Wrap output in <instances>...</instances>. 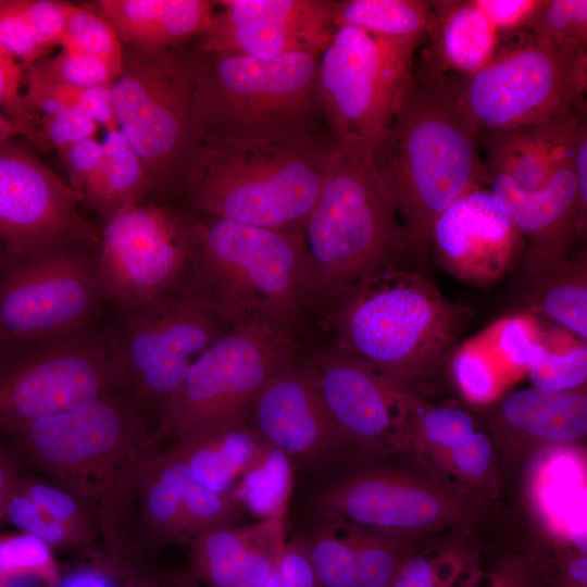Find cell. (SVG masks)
<instances>
[{
	"mask_svg": "<svg viewBox=\"0 0 587 587\" xmlns=\"http://www.w3.org/2000/svg\"><path fill=\"white\" fill-rule=\"evenodd\" d=\"M328 414L346 445L369 453L412 451L420 398L337 347L312 360Z\"/></svg>",
	"mask_w": 587,
	"mask_h": 587,
	"instance_id": "obj_16",
	"label": "cell"
},
{
	"mask_svg": "<svg viewBox=\"0 0 587 587\" xmlns=\"http://www.w3.org/2000/svg\"><path fill=\"white\" fill-rule=\"evenodd\" d=\"M185 214L190 290L230 326L255 320L290 333L320 297L301 232Z\"/></svg>",
	"mask_w": 587,
	"mask_h": 587,
	"instance_id": "obj_3",
	"label": "cell"
},
{
	"mask_svg": "<svg viewBox=\"0 0 587 587\" xmlns=\"http://www.w3.org/2000/svg\"><path fill=\"white\" fill-rule=\"evenodd\" d=\"M475 430L466 411L450 405L433 407L420 399L410 422L412 451L424 450L438 462Z\"/></svg>",
	"mask_w": 587,
	"mask_h": 587,
	"instance_id": "obj_35",
	"label": "cell"
},
{
	"mask_svg": "<svg viewBox=\"0 0 587 587\" xmlns=\"http://www.w3.org/2000/svg\"><path fill=\"white\" fill-rule=\"evenodd\" d=\"M304 502L307 517L347 522L405 536L470 521V508L439 485L386 465L367 464L336 472L324 466Z\"/></svg>",
	"mask_w": 587,
	"mask_h": 587,
	"instance_id": "obj_13",
	"label": "cell"
},
{
	"mask_svg": "<svg viewBox=\"0 0 587 587\" xmlns=\"http://www.w3.org/2000/svg\"><path fill=\"white\" fill-rule=\"evenodd\" d=\"M65 33L61 46L73 47L105 60L117 74L124 61L123 43L109 23L96 11L64 2Z\"/></svg>",
	"mask_w": 587,
	"mask_h": 587,
	"instance_id": "obj_36",
	"label": "cell"
},
{
	"mask_svg": "<svg viewBox=\"0 0 587 587\" xmlns=\"http://www.w3.org/2000/svg\"><path fill=\"white\" fill-rule=\"evenodd\" d=\"M338 145L329 132L203 139L173 186L187 212L301 232Z\"/></svg>",
	"mask_w": 587,
	"mask_h": 587,
	"instance_id": "obj_2",
	"label": "cell"
},
{
	"mask_svg": "<svg viewBox=\"0 0 587 587\" xmlns=\"http://www.w3.org/2000/svg\"><path fill=\"white\" fill-rule=\"evenodd\" d=\"M426 36L337 26L319 54L322 109L333 137L369 155L392 123Z\"/></svg>",
	"mask_w": 587,
	"mask_h": 587,
	"instance_id": "obj_8",
	"label": "cell"
},
{
	"mask_svg": "<svg viewBox=\"0 0 587 587\" xmlns=\"http://www.w3.org/2000/svg\"><path fill=\"white\" fill-rule=\"evenodd\" d=\"M586 255L557 258L524 268L522 294L536 311L563 328L587 338Z\"/></svg>",
	"mask_w": 587,
	"mask_h": 587,
	"instance_id": "obj_29",
	"label": "cell"
},
{
	"mask_svg": "<svg viewBox=\"0 0 587 587\" xmlns=\"http://www.w3.org/2000/svg\"><path fill=\"white\" fill-rule=\"evenodd\" d=\"M585 107L535 126L488 133L490 170L508 176L524 190L545 187L554 173L572 162Z\"/></svg>",
	"mask_w": 587,
	"mask_h": 587,
	"instance_id": "obj_26",
	"label": "cell"
},
{
	"mask_svg": "<svg viewBox=\"0 0 587 587\" xmlns=\"http://www.w3.org/2000/svg\"><path fill=\"white\" fill-rule=\"evenodd\" d=\"M573 172L576 179L580 211L587 215V124L586 115L579 122L573 154Z\"/></svg>",
	"mask_w": 587,
	"mask_h": 587,
	"instance_id": "obj_56",
	"label": "cell"
},
{
	"mask_svg": "<svg viewBox=\"0 0 587 587\" xmlns=\"http://www.w3.org/2000/svg\"><path fill=\"white\" fill-rule=\"evenodd\" d=\"M249 426L262 442L283 451L295 471L309 474L348 448L328 414L312 361H296L268 379L253 402Z\"/></svg>",
	"mask_w": 587,
	"mask_h": 587,
	"instance_id": "obj_19",
	"label": "cell"
},
{
	"mask_svg": "<svg viewBox=\"0 0 587 587\" xmlns=\"http://www.w3.org/2000/svg\"><path fill=\"white\" fill-rule=\"evenodd\" d=\"M295 538L305 550L320 587H389L415 553L403 536L307 517Z\"/></svg>",
	"mask_w": 587,
	"mask_h": 587,
	"instance_id": "obj_22",
	"label": "cell"
},
{
	"mask_svg": "<svg viewBox=\"0 0 587 587\" xmlns=\"http://www.w3.org/2000/svg\"><path fill=\"white\" fill-rule=\"evenodd\" d=\"M489 178L490 192L501 202L522 239H526L524 268L566 257L586 225L573 163L561 166L545 187L532 191L501 173L489 172Z\"/></svg>",
	"mask_w": 587,
	"mask_h": 587,
	"instance_id": "obj_23",
	"label": "cell"
},
{
	"mask_svg": "<svg viewBox=\"0 0 587 587\" xmlns=\"http://www.w3.org/2000/svg\"><path fill=\"white\" fill-rule=\"evenodd\" d=\"M141 432L138 407L113 392L79 407L36 419L13 432L57 469H75L130 442Z\"/></svg>",
	"mask_w": 587,
	"mask_h": 587,
	"instance_id": "obj_21",
	"label": "cell"
},
{
	"mask_svg": "<svg viewBox=\"0 0 587 587\" xmlns=\"http://www.w3.org/2000/svg\"><path fill=\"white\" fill-rule=\"evenodd\" d=\"M99 127L82 111L67 109L52 115L40 116L33 141H48L60 150L77 141L95 137Z\"/></svg>",
	"mask_w": 587,
	"mask_h": 587,
	"instance_id": "obj_46",
	"label": "cell"
},
{
	"mask_svg": "<svg viewBox=\"0 0 587 587\" xmlns=\"http://www.w3.org/2000/svg\"><path fill=\"white\" fill-rule=\"evenodd\" d=\"M57 587H116V585L103 571L83 570L66 576Z\"/></svg>",
	"mask_w": 587,
	"mask_h": 587,
	"instance_id": "obj_57",
	"label": "cell"
},
{
	"mask_svg": "<svg viewBox=\"0 0 587 587\" xmlns=\"http://www.w3.org/2000/svg\"><path fill=\"white\" fill-rule=\"evenodd\" d=\"M339 300L335 347L409 390L433 377L452 354L464 317L411 267L372 274Z\"/></svg>",
	"mask_w": 587,
	"mask_h": 587,
	"instance_id": "obj_4",
	"label": "cell"
},
{
	"mask_svg": "<svg viewBox=\"0 0 587 587\" xmlns=\"http://www.w3.org/2000/svg\"><path fill=\"white\" fill-rule=\"evenodd\" d=\"M71 180V187L82 196L97 175L102 158L103 143L96 137L87 138L58 150Z\"/></svg>",
	"mask_w": 587,
	"mask_h": 587,
	"instance_id": "obj_48",
	"label": "cell"
},
{
	"mask_svg": "<svg viewBox=\"0 0 587 587\" xmlns=\"http://www.w3.org/2000/svg\"><path fill=\"white\" fill-rule=\"evenodd\" d=\"M430 54L446 70L472 74L496 55L498 30L471 1H432Z\"/></svg>",
	"mask_w": 587,
	"mask_h": 587,
	"instance_id": "obj_28",
	"label": "cell"
},
{
	"mask_svg": "<svg viewBox=\"0 0 587 587\" xmlns=\"http://www.w3.org/2000/svg\"><path fill=\"white\" fill-rule=\"evenodd\" d=\"M80 197L26 145H0V242L10 248L97 245L100 232L78 210Z\"/></svg>",
	"mask_w": 587,
	"mask_h": 587,
	"instance_id": "obj_17",
	"label": "cell"
},
{
	"mask_svg": "<svg viewBox=\"0 0 587 587\" xmlns=\"http://www.w3.org/2000/svg\"><path fill=\"white\" fill-rule=\"evenodd\" d=\"M275 573L279 587H320L311 560L295 537L286 539L276 562Z\"/></svg>",
	"mask_w": 587,
	"mask_h": 587,
	"instance_id": "obj_50",
	"label": "cell"
},
{
	"mask_svg": "<svg viewBox=\"0 0 587 587\" xmlns=\"http://www.w3.org/2000/svg\"><path fill=\"white\" fill-rule=\"evenodd\" d=\"M497 352L514 369H528L546 352L539 329L530 317L516 315L501 321L494 330Z\"/></svg>",
	"mask_w": 587,
	"mask_h": 587,
	"instance_id": "obj_43",
	"label": "cell"
},
{
	"mask_svg": "<svg viewBox=\"0 0 587 587\" xmlns=\"http://www.w3.org/2000/svg\"><path fill=\"white\" fill-rule=\"evenodd\" d=\"M190 266L185 212L139 202L104 220L96 268L104 300L118 310L146 305L187 287Z\"/></svg>",
	"mask_w": 587,
	"mask_h": 587,
	"instance_id": "obj_15",
	"label": "cell"
},
{
	"mask_svg": "<svg viewBox=\"0 0 587 587\" xmlns=\"http://www.w3.org/2000/svg\"><path fill=\"white\" fill-rule=\"evenodd\" d=\"M135 587H162L161 575L154 576L148 573L137 572V577L133 578Z\"/></svg>",
	"mask_w": 587,
	"mask_h": 587,
	"instance_id": "obj_60",
	"label": "cell"
},
{
	"mask_svg": "<svg viewBox=\"0 0 587 587\" xmlns=\"http://www.w3.org/2000/svg\"><path fill=\"white\" fill-rule=\"evenodd\" d=\"M102 143L100 168L82 200L85 199L104 221L115 212L141 202L155 185L143 161L118 129L108 130Z\"/></svg>",
	"mask_w": 587,
	"mask_h": 587,
	"instance_id": "obj_31",
	"label": "cell"
},
{
	"mask_svg": "<svg viewBox=\"0 0 587 587\" xmlns=\"http://www.w3.org/2000/svg\"><path fill=\"white\" fill-rule=\"evenodd\" d=\"M10 521L24 532L36 535L47 520L41 510L27 496H15L7 505Z\"/></svg>",
	"mask_w": 587,
	"mask_h": 587,
	"instance_id": "obj_55",
	"label": "cell"
},
{
	"mask_svg": "<svg viewBox=\"0 0 587 587\" xmlns=\"http://www.w3.org/2000/svg\"><path fill=\"white\" fill-rule=\"evenodd\" d=\"M497 30L525 27L538 0H473Z\"/></svg>",
	"mask_w": 587,
	"mask_h": 587,
	"instance_id": "obj_52",
	"label": "cell"
},
{
	"mask_svg": "<svg viewBox=\"0 0 587 587\" xmlns=\"http://www.w3.org/2000/svg\"><path fill=\"white\" fill-rule=\"evenodd\" d=\"M0 45L26 66L42 59L50 49L27 18L23 0H1Z\"/></svg>",
	"mask_w": 587,
	"mask_h": 587,
	"instance_id": "obj_44",
	"label": "cell"
},
{
	"mask_svg": "<svg viewBox=\"0 0 587 587\" xmlns=\"http://www.w3.org/2000/svg\"><path fill=\"white\" fill-rule=\"evenodd\" d=\"M18 135L25 137L24 129L16 122L10 120L0 111V145L15 138Z\"/></svg>",
	"mask_w": 587,
	"mask_h": 587,
	"instance_id": "obj_58",
	"label": "cell"
},
{
	"mask_svg": "<svg viewBox=\"0 0 587 587\" xmlns=\"http://www.w3.org/2000/svg\"><path fill=\"white\" fill-rule=\"evenodd\" d=\"M0 2H1V0H0Z\"/></svg>",
	"mask_w": 587,
	"mask_h": 587,
	"instance_id": "obj_62",
	"label": "cell"
},
{
	"mask_svg": "<svg viewBox=\"0 0 587 587\" xmlns=\"http://www.w3.org/2000/svg\"><path fill=\"white\" fill-rule=\"evenodd\" d=\"M4 485V474L3 471L0 469V489H2Z\"/></svg>",
	"mask_w": 587,
	"mask_h": 587,
	"instance_id": "obj_61",
	"label": "cell"
},
{
	"mask_svg": "<svg viewBox=\"0 0 587 587\" xmlns=\"http://www.w3.org/2000/svg\"><path fill=\"white\" fill-rule=\"evenodd\" d=\"M162 587H203L190 574L161 575Z\"/></svg>",
	"mask_w": 587,
	"mask_h": 587,
	"instance_id": "obj_59",
	"label": "cell"
},
{
	"mask_svg": "<svg viewBox=\"0 0 587 587\" xmlns=\"http://www.w3.org/2000/svg\"><path fill=\"white\" fill-rule=\"evenodd\" d=\"M450 77L479 133L535 126L583 108L586 43L535 35L478 71Z\"/></svg>",
	"mask_w": 587,
	"mask_h": 587,
	"instance_id": "obj_9",
	"label": "cell"
},
{
	"mask_svg": "<svg viewBox=\"0 0 587 587\" xmlns=\"http://www.w3.org/2000/svg\"><path fill=\"white\" fill-rule=\"evenodd\" d=\"M296 361L289 332L255 320L232 325L195 360L165 402L155 438L180 445L248 425L263 386Z\"/></svg>",
	"mask_w": 587,
	"mask_h": 587,
	"instance_id": "obj_7",
	"label": "cell"
},
{
	"mask_svg": "<svg viewBox=\"0 0 587 587\" xmlns=\"http://www.w3.org/2000/svg\"><path fill=\"white\" fill-rule=\"evenodd\" d=\"M360 149L338 145L301 234L320 296L340 298L380 271L410 267L417 247Z\"/></svg>",
	"mask_w": 587,
	"mask_h": 587,
	"instance_id": "obj_5",
	"label": "cell"
},
{
	"mask_svg": "<svg viewBox=\"0 0 587 587\" xmlns=\"http://www.w3.org/2000/svg\"><path fill=\"white\" fill-rule=\"evenodd\" d=\"M335 26H354L391 37H430L435 27L432 1L334 0Z\"/></svg>",
	"mask_w": 587,
	"mask_h": 587,
	"instance_id": "obj_34",
	"label": "cell"
},
{
	"mask_svg": "<svg viewBox=\"0 0 587 587\" xmlns=\"http://www.w3.org/2000/svg\"><path fill=\"white\" fill-rule=\"evenodd\" d=\"M151 469L145 513L157 541L191 544L199 534L188 505L190 473L174 450L160 457Z\"/></svg>",
	"mask_w": 587,
	"mask_h": 587,
	"instance_id": "obj_32",
	"label": "cell"
},
{
	"mask_svg": "<svg viewBox=\"0 0 587 587\" xmlns=\"http://www.w3.org/2000/svg\"><path fill=\"white\" fill-rule=\"evenodd\" d=\"M24 11L40 39L51 49L61 45L66 25L64 2L23 0Z\"/></svg>",
	"mask_w": 587,
	"mask_h": 587,
	"instance_id": "obj_51",
	"label": "cell"
},
{
	"mask_svg": "<svg viewBox=\"0 0 587 587\" xmlns=\"http://www.w3.org/2000/svg\"><path fill=\"white\" fill-rule=\"evenodd\" d=\"M27 497L36 503L46 516L60 523L72 519L76 513V503L66 492L42 484L29 488Z\"/></svg>",
	"mask_w": 587,
	"mask_h": 587,
	"instance_id": "obj_54",
	"label": "cell"
},
{
	"mask_svg": "<svg viewBox=\"0 0 587 587\" xmlns=\"http://www.w3.org/2000/svg\"><path fill=\"white\" fill-rule=\"evenodd\" d=\"M23 82L20 62L0 45V111L16 122L24 129L25 137L33 141L38 117L24 101Z\"/></svg>",
	"mask_w": 587,
	"mask_h": 587,
	"instance_id": "obj_45",
	"label": "cell"
},
{
	"mask_svg": "<svg viewBox=\"0 0 587 587\" xmlns=\"http://www.w3.org/2000/svg\"><path fill=\"white\" fill-rule=\"evenodd\" d=\"M539 577V567L529 558L512 555L498 563L485 587H540Z\"/></svg>",
	"mask_w": 587,
	"mask_h": 587,
	"instance_id": "obj_53",
	"label": "cell"
},
{
	"mask_svg": "<svg viewBox=\"0 0 587 587\" xmlns=\"http://www.w3.org/2000/svg\"><path fill=\"white\" fill-rule=\"evenodd\" d=\"M186 58L199 142L213 138L329 132L319 90V54L296 53L260 60L195 51Z\"/></svg>",
	"mask_w": 587,
	"mask_h": 587,
	"instance_id": "obj_6",
	"label": "cell"
},
{
	"mask_svg": "<svg viewBox=\"0 0 587 587\" xmlns=\"http://www.w3.org/2000/svg\"><path fill=\"white\" fill-rule=\"evenodd\" d=\"M294 474L290 459L279 449L261 441L232 495L246 512L259 520L286 514L294 489Z\"/></svg>",
	"mask_w": 587,
	"mask_h": 587,
	"instance_id": "obj_33",
	"label": "cell"
},
{
	"mask_svg": "<svg viewBox=\"0 0 587 587\" xmlns=\"http://www.w3.org/2000/svg\"><path fill=\"white\" fill-rule=\"evenodd\" d=\"M61 47L54 58L34 63L47 76L79 88L108 87L118 76L105 60L73 47Z\"/></svg>",
	"mask_w": 587,
	"mask_h": 587,
	"instance_id": "obj_41",
	"label": "cell"
},
{
	"mask_svg": "<svg viewBox=\"0 0 587 587\" xmlns=\"http://www.w3.org/2000/svg\"><path fill=\"white\" fill-rule=\"evenodd\" d=\"M228 327L189 287L120 310L105 334L117 387L160 414L190 365Z\"/></svg>",
	"mask_w": 587,
	"mask_h": 587,
	"instance_id": "obj_11",
	"label": "cell"
},
{
	"mask_svg": "<svg viewBox=\"0 0 587 587\" xmlns=\"http://www.w3.org/2000/svg\"><path fill=\"white\" fill-rule=\"evenodd\" d=\"M479 132L450 75L430 52L415 59L398 112L370 153V164L400 220L426 254L432 227L454 201L478 187Z\"/></svg>",
	"mask_w": 587,
	"mask_h": 587,
	"instance_id": "obj_1",
	"label": "cell"
},
{
	"mask_svg": "<svg viewBox=\"0 0 587 587\" xmlns=\"http://www.w3.org/2000/svg\"><path fill=\"white\" fill-rule=\"evenodd\" d=\"M197 52L260 60L320 54L336 26L334 0H221Z\"/></svg>",
	"mask_w": 587,
	"mask_h": 587,
	"instance_id": "obj_18",
	"label": "cell"
},
{
	"mask_svg": "<svg viewBox=\"0 0 587 587\" xmlns=\"http://www.w3.org/2000/svg\"><path fill=\"white\" fill-rule=\"evenodd\" d=\"M525 27L530 28L538 36L586 43L587 1H539Z\"/></svg>",
	"mask_w": 587,
	"mask_h": 587,
	"instance_id": "obj_42",
	"label": "cell"
},
{
	"mask_svg": "<svg viewBox=\"0 0 587 587\" xmlns=\"http://www.w3.org/2000/svg\"><path fill=\"white\" fill-rule=\"evenodd\" d=\"M451 373L462 395L473 403H489L500 391L501 379L487 349L467 344L451 354Z\"/></svg>",
	"mask_w": 587,
	"mask_h": 587,
	"instance_id": "obj_38",
	"label": "cell"
},
{
	"mask_svg": "<svg viewBox=\"0 0 587 587\" xmlns=\"http://www.w3.org/2000/svg\"><path fill=\"white\" fill-rule=\"evenodd\" d=\"M523 239L501 202L476 187L435 221L428 247L453 276L470 284H490L511 266Z\"/></svg>",
	"mask_w": 587,
	"mask_h": 587,
	"instance_id": "obj_20",
	"label": "cell"
},
{
	"mask_svg": "<svg viewBox=\"0 0 587 587\" xmlns=\"http://www.w3.org/2000/svg\"><path fill=\"white\" fill-rule=\"evenodd\" d=\"M26 90L48 96L63 105L82 111L105 130L117 129L111 86L79 88L58 82L42 73L35 64L24 74Z\"/></svg>",
	"mask_w": 587,
	"mask_h": 587,
	"instance_id": "obj_37",
	"label": "cell"
},
{
	"mask_svg": "<svg viewBox=\"0 0 587 587\" xmlns=\"http://www.w3.org/2000/svg\"><path fill=\"white\" fill-rule=\"evenodd\" d=\"M121 42L148 53L172 51L210 27L216 2L209 0H99L93 4Z\"/></svg>",
	"mask_w": 587,
	"mask_h": 587,
	"instance_id": "obj_25",
	"label": "cell"
},
{
	"mask_svg": "<svg viewBox=\"0 0 587 587\" xmlns=\"http://www.w3.org/2000/svg\"><path fill=\"white\" fill-rule=\"evenodd\" d=\"M114 388L107 336L89 327L0 354V427L13 433Z\"/></svg>",
	"mask_w": 587,
	"mask_h": 587,
	"instance_id": "obj_14",
	"label": "cell"
},
{
	"mask_svg": "<svg viewBox=\"0 0 587 587\" xmlns=\"http://www.w3.org/2000/svg\"><path fill=\"white\" fill-rule=\"evenodd\" d=\"M527 372L534 387L557 391L580 390L587 380L586 342L561 350L548 347Z\"/></svg>",
	"mask_w": 587,
	"mask_h": 587,
	"instance_id": "obj_40",
	"label": "cell"
},
{
	"mask_svg": "<svg viewBox=\"0 0 587 587\" xmlns=\"http://www.w3.org/2000/svg\"><path fill=\"white\" fill-rule=\"evenodd\" d=\"M491 442L486 434L475 430L464 441L449 450L439 461L463 479H478L489 469L491 462Z\"/></svg>",
	"mask_w": 587,
	"mask_h": 587,
	"instance_id": "obj_47",
	"label": "cell"
},
{
	"mask_svg": "<svg viewBox=\"0 0 587 587\" xmlns=\"http://www.w3.org/2000/svg\"><path fill=\"white\" fill-rule=\"evenodd\" d=\"M36 576L53 583L54 570L48 545L32 534L0 539V587Z\"/></svg>",
	"mask_w": 587,
	"mask_h": 587,
	"instance_id": "obj_39",
	"label": "cell"
},
{
	"mask_svg": "<svg viewBox=\"0 0 587 587\" xmlns=\"http://www.w3.org/2000/svg\"><path fill=\"white\" fill-rule=\"evenodd\" d=\"M261 440L249 424L176 445L174 451L200 485L216 494L232 490Z\"/></svg>",
	"mask_w": 587,
	"mask_h": 587,
	"instance_id": "obj_30",
	"label": "cell"
},
{
	"mask_svg": "<svg viewBox=\"0 0 587 587\" xmlns=\"http://www.w3.org/2000/svg\"><path fill=\"white\" fill-rule=\"evenodd\" d=\"M85 246L4 247L0 354L89 327L105 300Z\"/></svg>",
	"mask_w": 587,
	"mask_h": 587,
	"instance_id": "obj_10",
	"label": "cell"
},
{
	"mask_svg": "<svg viewBox=\"0 0 587 587\" xmlns=\"http://www.w3.org/2000/svg\"><path fill=\"white\" fill-rule=\"evenodd\" d=\"M494 426L511 439L536 445H566L587 434V396L580 390L537 387L507 395L494 412Z\"/></svg>",
	"mask_w": 587,
	"mask_h": 587,
	"instance_id": "obj_27",
	"label": "cell"
},
{
	"mask_svg": "<svg viewBox=\"0 0 587 587\" xmlns=\"http://www.w3.org/2000/svg\"><path fill=\"white\" fill-rule=\"evenodd\" d=\"M462 560L457 553L429 557L415 552L404 562L389 587H436Z\"/></svg>",
	"mask_w": 587,
	"mask_h": 587,
	"instance_id": "obj_49",
	"label": "cell"
},
{
	"mask_svg": "<svg viewBox=\"0 0 587 587\" xmlns=\"http://www.w3.org/2000/svg\"><path fill=\"white\" fill-rule=\"evenodd\" d=\"M285 514L207 530L191 541L190 574L203 587H262L286 541Z\"/></svg>",
	"mask_w": 587,
	"mask_h": 587,
	"instance_id": "obj_24",
	"label": "cell"
},
{
	"mask_svg": "<svg viewBox=\"0 0 587 587\" xmlns=\"http://www.w3.org/2000/svg\"><path fill=\"white\" fill-rule=\"evenodd\" d=\"M111 96L117 129L155 187H172L200 140L187 58L172 51H124Z\"/></svg>",
	"mask_w": 587,
	"mask_h": 587,
	"instance_id": "obj_12",
	"label": "cell"
}]
</instances>
